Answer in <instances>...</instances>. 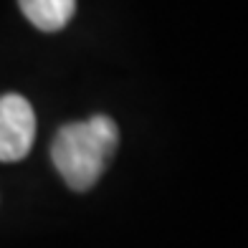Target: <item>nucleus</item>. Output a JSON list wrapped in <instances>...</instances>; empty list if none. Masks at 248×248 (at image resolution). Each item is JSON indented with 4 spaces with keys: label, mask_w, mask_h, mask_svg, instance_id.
<instances>
[{
    "label": "nucleus",
    "mask_w": 248,
    "mask_h": 248,
    "mask_svg": "<svg viewBox=\"0 0 248 248\" xmlns=\"http://www.w3.org/2000/svg\"><path fill=\"white\" fill-rule=\"evenodd\" d=\"M119 144V129L107 114L71 122L56 132L51 160L71 190H89L99 183Z\"/></svg>",
    "instance_id": "1"
},
{
    "label": "nucleus",
    "mask_w": 248,
    "mask_h": 248,
    "mask_svg": "<svg viewBox=\"0 0 248 248\" xmlns=\"http://www.w3.org/2000/svg\"><path fill=\"white\" fill-rule=\"evenodd\" d=\"M36 140V114L20 94L0 96V162H18Z\"/></svg>",
    "instance_id": "2"
},
{
    "label": "nucleus",
    "mask_w": 248,
    "mask_h": 248,
    "mask_svg": "<svg viewBox=\"0 0 248 248\" xmlns=\"http://www.w3.org/2000/svg\"><path fill=\"white\" fill-rule=\"evenodd\" d=\"M18 3L31 23L46 33L61 31L76 10V0H18Z\"/></svg>",
    "instance_id": "3"
}]
</instances>
